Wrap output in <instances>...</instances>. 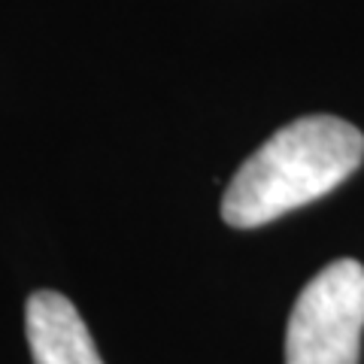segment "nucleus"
<instances>
[{"mask_svg":"<svg viewBox=\"0 0 364 364\" xmlns=\"http://www.w3.org/2000/svg\"><path fill=\"white\" fill-rule=\"evenodd\" d=\"M364 161V134L337 116H304L240 164L222 198L231 228H261L325 198Z\"/></svg>","mask_w":364,"mask_h":364,"instance_id":"obj_1","label":"nucleus"},{"mask_svg":"<svg viewBox=\"0 0 364 364\" xmlns=\"http://www.w3.org/2000/svg\"><path fill=\"white\" fill-rule=\"evenodd\" d=\"M364 334V267L331 261L306 282L286 328V364H358Z\"/></svg>","mask_w":364,"mask_h":364,"instance_id":"obj_2","label":"nucleus"},{"mask_svg":"<svg viewBox=\"0 0 364 364\" xmlns=\"http://www.w3.org/2000/svg\"><path fill=\"white\" fill-rule=\"evenodd\" d=\"M33 364H104L79 310L58 291H33L25 306Z\"/></svg>","mask_w":364,"mask_h":364,"instance_id":"obj_3","label":"nucleus"}]
</instances>
